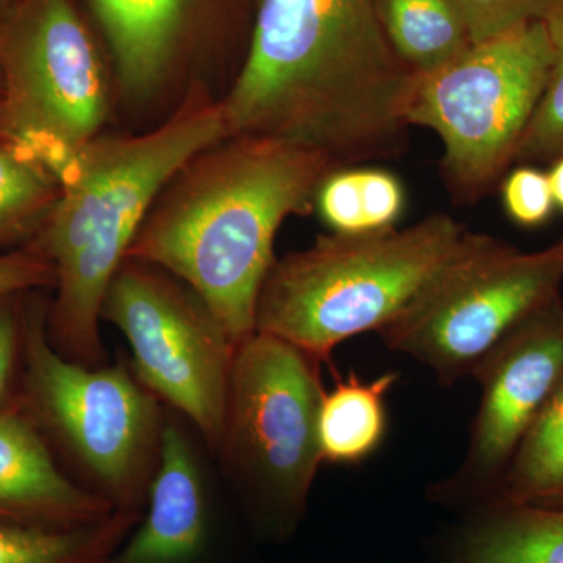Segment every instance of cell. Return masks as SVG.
Masks as SVG:
<instances>
[{"instance_id":"1","label":"cell","mask_w":563,"mask_h":563,"mask_svg":"<svg viewBox=\"0 0 563 563\" xmlns=\"http://www.w3.org/2000/svg\"><path fill=\"white\" fill-rule=\"evenodd\" d=\"M418 74L385 35L376 0H261L250 49L220 99L229 136H272L335 168L406 150Z\"/></svg>"},{"instance_id":"2","label":"cell","mask_w":563,"mask_h":563,"mask_svg":"<svg viewBox=\"0 0 563 563\" xmlns=\"http://www.w3.org/2000/svg\"><path fill=\"white\" fill-rule=\"evenodd\" d=\"M333 169L320 152L291 141L228 136L174 174L125 258L187 284L232 342L242 343L255 332L280 225L314 210L318 188Z\"/></svg>"},{"instance_id":"3","label":"cell","mask_w":563,"mask_h":563,"mask_svg":"<svg viewBox=\"0 0 563 563\" xmlns=\"http://www.w3.org/2000/svg\"><path fill=\"white\" fill-rule=\"evenodd\" d=\"M220 99L191 84L173 113L139 135H98L60 179L57 207L31 250L55 269L54 347L69 361L102 362L103 296L165 185L190 158L228 139Z\"/></svg>"},{"instance_id":"4","label":"cell","mask_w":563,"mask_h":563,"mask_svg":"<svg viewBox=\"0 0 563 563\" xmlns=\"http://www.w3.org/2000/svg\"><path fill=\"white\" fill-rule=\"evenodd\" d=\"M465 225L431 214L410 228L320 235L276 258L263 282L255 332L328 361L339 344L379 332L442 268Z\"/></svg>"},{"instance_id":"5","label":"cell","mask_w":563,"mask_h":563,"mask_svg":"<svg viewBox=\"0 0 563 563\" xmlns=\"http://www.w3.org/2000/svg\"><path fill=\"white\" fill-rule=\"evenodd\" d=\"M553 63L543 21L472 43L418 76L409 121L443 144L442 177L459 203L484 198L517 158Z\"/></svg>"},{"instance_id":"6","label":"cell","mask_w":563,"mask_h":563,"mask_svg":"<svg viewBox=\"0 0 563 563\" xmlns=\"http://www.w3.org/2000/svg\"><path fill=\"white\" fill-rule=\"evenodd\" d=\"M563 239L525 252L466 231L442 268L380 329L385 346L451 385L490 354L525 318L561 295Z\"/></svg>"},{"instance_id":"7","label":"cell","mask_w":563,"mask_h":563,"mask_svg":"<svg viewBox=\"0 0 563 563\" xmlns=\"http://www.w3.org/2000/svg\"><path fill=\"white\" fill-rule=\"evenodd\" d=\"M0 135L60 184L81 147L101 135L110 85L70 0H20L0 21Z\"/></svg>"},{"instance_id":"8","label":"cell","mask_w":563,"mask_h":563,"mask_svg":"<svg viewBox=\"0 0 563 563\" xmlns=\"http://www.w3.org/2000/svg\"><path fill=\"white\" fill-rule=\"evenodd\" d=\"M320 361L254 332L236 344L220 450L247 495L282 523L302 512L322 463Z\"/></svg>"},{"instance_id":"9","label":"cell","mask_w":563,"mask_h":563,"mask_svg":"<svg viewBox=\"0 0 563 563\" xmlns=\"http://www.w3.org/2000/svg\"><path fill=\"white\" fill-rule=\"evenodd\" d=\"M22 350L33 407L66 453L110 503L139 496L161 450L155 396L124 366L66 358L47 340L36 307L25 312Z\"/></svg>"},{"instance_id":"10","label":"cell","mask_w":563,"mask_h":563,"mask_svg":"<svg viewBox=\"0 0 563 563\" xmlns=\"http://www.w3.org/2000/svg\"><path fill=\"white\" fill-rule=\"evenodd\" d=\"M101 317L131 344L139 383L220 446L236 344L207 303L165 269L125 258Z\"/></svg>"},{"instance_id":"11","label":"cell","mask_w":563,"mask_h":563,"mask_svg":"<svg viewBox=\"0 0 563 563\" xmlns=\"http://www.w3.org/2000/svg\"><path fill=\"white\" fill-rule=\"evenodd\" d=\"M473 377L481 384V404L468 454L440 493L446 499L465 496L483 504L498 488L526 432L562 380V295L515 325Z\"/></svg>"},{"instance_id":"12","label":"cell","mask_w":563,"mask_h":563,"mask_svg":"<svg viewBox=\"0 0 563 563\" xmlns=\"http://www.w3.org/2000/svg\"><path fill=\"white\" fill-rule=\"evenodd\" d=\"M113 503L60 472L36 429L13 410H0V515L85 528L109 520Z\"/></svg>"},{"instance_id":"13","label":"cell","mask_w":563,"mask_h":563,"mask_svg":"<svg viewBox=\"0 0 563 563\" xmlns=\"http://www.w3.org/2000/svg\"><path fill=\"white\" fill-rule=\"evenodd\" d=\"M154 476L146 521L114 563H187L201 551L206 537L201 474L177 426L162 429Z\"/></svg>"},{"instance_id":"14","label":"cell","mask_w":563,"mask_h":563,"mask_svg":"<svg viewBox=\"0 0 563 563\" xmlns=\"http://www.w3.org/2000/svg\"><path fill=\"white\" fill-rule=\"evenodd\" d=\"M121 95L146 103L173 79L188 0H91Z\"/></svg>"},{"instance_id":"15","label":"cell","mask_w":563,"mask_h":563,"mask_svg":"<svg viewBox=\"0 0 563 563\" xmlns=\"http://www.w3.org/2000/svg\"><path fill=\"white\" fill-rule=\"evenodd\" d=\"M446 563H563V509L484 503L446 547Z\"/></svg>"},{"instance_id":"16","label":"cell","mask_w":563,"mask_h":563,"mask_svg":"<svg viewBox=\"0 0 563 563\" xmlns=\"http://www.w3.org/2000/svg\"><path fill=\"white\" fill-rule=\"evenodd\" d=\"M398 374L387 373L372 383L350 374L322 393L318 410V443L322 462L354 465L383 443L387 431L385 396Z\"/></svg>"},{"instance_id":"17","label":"cell","mask_w":563,"mask_h":563,"mask_svg":"<svg viewBox=\"0 0 563 563\" xmlns=\"http://www.w3.org/2000/svg\"><path fill=\"white\" fill-rule=\"evenodd\" d=\"M385 35L418 76L432 73L472 44L455 0H376Z\"/></svg>"},{"instance_id":"18","label":"cell","mask_w":563,"mask_h":563,"mask_svg":"<svg viewBox=\"0 0 563 563\" xmlns=\"http://www.w3.org/2000/svg\"><path fill=\"white\" fill-rule=\"evenodd\" d=\"M492 501L563 509V377L485 503Z\"/></svg>"},{"instance_id":"19","label":"cell","mask_w":563,"mask_h":563,"mask_svg":"<svg viewBox=\"0 0 563 563\" xmlns=\"http://www.w3.org/2000/svg\"><path fill=\"white\" fill-rule=\"evenodd\" d=\"M60 195V184L43 163L0 135V254L31 246Z\"/></svg>"},{"instance_id":"20","label":"cell","mask_w":563,"mask_h":563,"mask_svg":"<svg viewBox=\"0 0 563 563\" xmlns=\"http://www.w3.org/2000/svg\"><path fill=\"white\" fill-rule=\"evenodd\" d=\"M120 520L85 528L0 525V563H91L121 529Z\"/></svg>"},{"instance_id":"21","label":"cell","mask_w":563,"mask_h":563,"mask_svg":"<svg viewBox=\"0 0 563 563\" xmlns=\"http://www.w3.org/2000/svg\"><path fill=\"white\" fill-rule=\"evenodd\" d=\"M553 49L550 76L515 162H553L563 154V0L543 21Z\"/></svg>"},{"instance_id":"22","label":"cell","mask_w":563,"mask_h":563,"mask_svg":"<svg viewBox=\"0 0 563 563\" xmlns=\"http://www.w3.org/2000/svg\"><path fill=\"white\" fill-rule=\"evenodd\" d=\"M561 0H455L472 43L506 35L547 20Z\"/></svg>"},{"instance_id":"23","label":"cell","mask_w":563,"mask_h":563,"mask_svg":"<svg viewBox=\"0 0 563 563\" xmlns=\"http://www.w3.org/2000/svg\"><path fill=\"white\" fill-rule=\"evenodd\" d=\"M504 211L521 228H540L553 217L555 203L548 173L520 165L503 179Z\"/></svg>"},{"instance_id":"24","label":"cell","mask_w":563,"mask_h":563,"mask_svg":"<svg viewBox=\"0 0 563 563\" xmlns=\"http://www.w3.org/2000/svg\"><path fill=\"white\" fill-rule=\"evenodd\" d=\"M366 232L395 229L406 207V192L395 174L379 166H358Z\"/></svg>"},{"instance_id":"25","label":"cell","mask_w":563,"mask_h":563,"mask_svg":"<svg viewBox=\"0 0 563 563\" xmlns=\"http://www.w3.org/2000/svg\"><path fill=\"white\" fill-rule=\"evenodd\" d=\"M47 287H55V269L38 252L24 247L0 254V301Z\"/></svg>"},{"instance_id":"26","label":"cell","mask_w":563,"mask_h":563,"mask_svg":"<svg viewBox=\"0 0 563 563\" xmlns=\"http://www.w3.org/2000/svg\"><path fill=\"white\" fill-rule=\"evenodd\" d=\"M21 298L22 295L0 301V402L9 393L18 351L22 346L25 312L21 309Z\"/></svg>"},{"instance_id":"27","label":"cell","mask_w":563,"mask_h":563,"mask_svg":"<svg viewBox=\"0 0 563 563\" xmlns=\"http://www.w3.org/2000/svg\"><path fill=\"white\" fill-rule=\"evenodd\" d=\"M548 179H550L555 209L563 211V154L559 155L555 161L551 162V168L550 172H548Z\"/></svg>"},{"instance_id":"28","label":"cell","mask_w":563,"mask_h":563,"mask_svg":"<svg viewBox=\"0 0 563 563\" xmlns=\"http://www.w3.org/2000/svg\"><path fill=\"white\" fill-rule=\"evenodd\" d=\"M20 0H0V21L9 14V11L13 9Z\"/></svg>"},{"instance_id":"29","label":"cell","mask_w":563,"mask_h":563,"mask_svg":"<svg viewBox=\"0 0 563 563\" xmlns=\"http://www.w3.org/2000/svg\"><path fill=\"white\" fill-rule=\"evenodd\" d=\"M2 107H3V81L0 76V121H2Z\"/></svg>"}]
</instances>
